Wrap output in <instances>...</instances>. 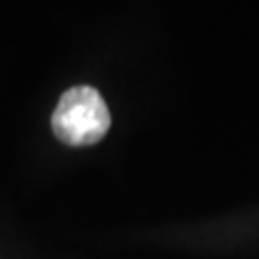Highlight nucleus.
Instances as JSON below:
<instances>
[{"label":"nucleus","mask_w":259,"mask_h":259,"mask_svg":"<svg viewBox=\"0 0 259 259\" xmlns=\"http://www.w3.org/2000/svg\"><path fill=\"white\" fill-rule=\"evenodd\" d=\"M110 127V112L100 91L93 87H74L65 91L52 115L56 139L71 147L95 145Z\"/></svg>","instance_id":"obj_1"}]
</instances>
